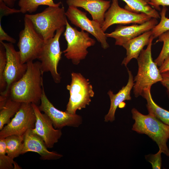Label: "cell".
<instances>
[{
  "mask_svg": "<svg viewBox=\"0 0 169 169\" xmlns=\"http://www.w3.org/2000/svg\"><path fill=\"white\" fill-rule=\"evenodd\" d=\"M0 42L5 48L7 58L4 74L7 87L5 90L0 93V95L9 97L10 87L24 75L27 69V63H22L20 52L16 50L12 44Z\"/></svg>",
  "mask_w": 169,
  "mask_h": 169,
  "instance_id": "obj_11",
  "label": "cell"
},
{
  "mask_svg": "<svg viewBox=\"0 0 169 169\" xmlns=\"http://www.w3.org/2000/svg\"><path fill=\"white\" fill-rule=\"evenodd\" d=\"M159 69L161 73L169 71V55L165 59Z\"/></svg>",
  "mask_w": 169,
  "mask_h": 169,
  "instance_id": "obj_34",
  "label": "cell"
},
{
  "mask_svg": "<svg viewBox=\"0 0 169 169\" xmlns=\"http://www.w3.org/2000/svg\"><path fill=\"white\" fill-rule=\"evenodd\" d=\"M118 1L112 0L110 7L105 14L104 21L101 26L104 32L113 24H141L152 18L145 14L135 13L120 7Z\"/></svg>",
  "mask_w": 169,
  "mask_h": 169,
  "instance_id": "obj_10",
  "label": "cell"
},
{
  "mask_svg": "<svg viewBox=\"0 0 169 169\" xmlns=\"http://www.w3.org/2000/svg\"><path fill=\"white\" fill-rule=\"evenodd\" d=\"M64 29L63 27L58 30L53 38L45 42L38 58L40 61L42 74L50 72L56 83H59L61 79L57 68L63 52L60 50L59 38Z\"/></svg>",
  "mask_w": 169,
  "mask_h": 169,
  "instance_id": "obj_8",
  "label": "cell"
},
{
  "mask_svg": "<svg viewBox=\"0 0 169 169\" xmlns=\"http://www.w3.org/2000/svg\"><path fill=\"white\" fill-rule=\"evenodd\" d=\"M158 38L156 43L163 42V45L160 53L154 61L160 67L169 55V30L160 35Z\"/></svg>",
  "mask_w": 169,
  "mask_h": 169,
  "instance_id": "obj_25",
  "label": "cell"
},
{
  "mask_svg": "<svg viewBox=\"0 0 169 169\" xmlns=\"http://www.w3.org/2000/svg\"><path fill=\"white\" fill-rule=\"evenodd\" d=\"M152 35L151 31L150 30L123 44L122 46L126 49V53L121 64L126 67L132 59H137L144 47L148 44Z\"/></svg>",
  "mask_w": 169,
  "mask_h": 169,
  "instance_id": "obj_19",
  "label": "cell"
},
{
  "mask_svg": "<svg viewBox=\"0 0 169 169\" xmlns=\"http://www.w3.org/2000/svg\"><path fill=\"white\" fill-rule=\"evenodd\" d=\"M6 154H0V169H21L13 159Z\"/></svg>",
  "mask_w": 169,
  "mask_h": 169,
  "instance_id": "obj_28",
  "label": "cell"
},
{
  "mask_svg": "<svg viewBox=\"0 0 169 169\" xmlns=\"http://www.w3.org/2000/svg\"><path fill=\"white\" fill-rule=\"evenodd\" d=\"M19 13H21L20 9L10 8L3 1H0V21L3 16Z\"/></svg>",
  "mask_w": 169,
  "mask_h": 169,
  "instance_id": "obj_30",
  "label": "cell"
},
{
  "mask_svg": "<svg viewBox=\"0 0 169 169\" xmlns=\"http://www.w3.org/2000/svg\"><path fill=\"white\" fill-rule=\"evenodd\" d=\"M39 110L46 114L52 122L54 128L61 129L65 126L77 127L82 123V117L56 108L48 99L44 89L41 96Z\"/></svg>",
  "mask_w": 169,
  "mask_h": 169,
  "instance_id": "obj_13",
  "label": "cell"
},
{
  "mask_svg": "<svg viewBox=\"0 0 169 169\" xmlns=\"http://www.w3.org/2000/svg\"><path fill=\"white\" fill-rule=\"evenodd\" d=\"M61 4V2L55 3L53 0H19L18 2L21 13L24 14L35 12L40 5L56 7L60 6Z\"/></svg>",
  "mask_w": 169,
  "mask_h": 169,
  "instance_id": "obj_23",
  "label": "cell"
},
{
  "mask_svg": "<svg viewBox=\"0 0 169 169\" xmlns=\"http://www.w3.org/2000/svg\"><path fill=\"white\" fill-rule=\"evenodd\" d=\"M21 103L14 101L9 97L0 111V131L6 124L11 121L10 118L17 113L19 109Z\"/></svg>",
  "mask_w": 169,
  "mask_h": 169,
  "instance_id": "obj_22",
  "label": "cell"
},
{
  "mask_svg": "<svg viewBox=\"0 0 169 169\" xmlns=\"http://www.w3.org/2000/svg\"><path fill=\"white\" fill-rule=\"evenodd\" d=\"M30 129L24 135L23 148L21 154L28 152H33L40 156V159L44 160H54L61 158L62 155L54 151H49L43 139L34 133Z\"/></svg>",
  "mask_w": 169,
  "mask_h": 169,
  "instance_id": "obj_16",
  "label": "cell"
},
{
  "mask_svg": "<svg viewBox=\"0 0 169 169\" xmlns=\"http://www.w3.org/2000/svg\"><path fill=\"white\" fill-rule=\"evenodd\" d=\"M24 17L31 21L45 42L53 38L55 31L65 27L67 21L64 8L60 6H48L41 13L26 14Z\"/></svg>",
  "mask_w": 169,
  "mask_h": 169,
  "instance_id": "obj_4",
  "label": "cell"
},
{
  "mask_svg": "<svg viewBox=\"0 0 169 169\" xmlns=\"http://www.w3.org/2000/svg\"><path fill=\"white\" fill-rule=\"evenodd\" d=\"M65 15L72 24L94 36L100 43L103 49H106L109 47L107 37L100 25L93 20H90L86 13L78 9L77 7L69 6Z\"/></svg>",
  "mask_w": 169,
  "mask_h": 169,
  "instance_id": "obj_12",
  "label": "cell"
},
{
  "mask_svg": "<svg viewBox=\"0 0 169 169\" xmlns=\"http://www.w3.org/2000/svg\"><path fill=\"white\" fill-rule=\"evenodd\" d=\"M162 80L161 82L166 89L167 93L169 98V71L161 73Z\"/></svg>",
  "mask_w": 169,
  "mask_h": 169,
  "instance_id": "obj_33",
  "label": "cell"
},
{
  "mask_svg": "<svg viewBox=\"0 0 169 169\" xmlns=\"http://www.w3.org/2000/svg\"><path fill=\"white\" fill-rule=\"evenodd\" d=\"M36 116L31 103H22L20 108L9 123L0 131V138L12 135L22 136L34 128Z\"/></svg>",
  "mask_w": 169,
  "mask_h": 169,
  "instance_id": "obj_9",
  "label": "cell"
},
{
  "mask_svg": "<svg viewBox=\"0 0 169 169\" xmlns=\"http://www.w3.org/2000/svg\"><path fill=\"white\" fill-rule=\"evenodd\" d=\"M149 4L156 10H160V6H169V0H147Z\"/></svg>",
  "mask_w": 169,
  "mask_h": 169,
  "instance_id": "obj_31",
  "label": "cell"
},
{
  "mask_svg": "<svg viewBox=\"0 0 169 169\" xmlns=\"http://www.w3.org/2000/svg\"><path fill=\"white\" fill-rule=\"evenodd\" d=\"M65 27L64 35L67 47L63 52L67 59L74 64L78 65L85 58L88 53V48L94 46L95 41L89 36L88 32L78 31L72 27L68 21Z\"/></svg>",
  "mask_w": 169,
  "mask_h": 169,
  "instance_id": "obj_5",
  "label": "cell"
},
{
  "mask_svg": "<svg viewBox=\"0 0 169 169\" xmlns=\"http://www.w3.org/2000/svg\"><path fill=\"white\" fill-rule=\"evenodd\" d=\"M160 149L155 154H149L145 156L146 160L151 163L153 169H160L162 166L161 154Z\"/></svg>",
  "mask_w": 169,
  "mask_h": 169,
  "instance_id": "obj_29",
  "label": "cell"
},
{
  "mask_svg": "<svg viewBox=\"0 0 169 169\" xmlns=\"http://www.w3.org/2000/svg\"><path fill=\"white\" fill-rule=\"evenodd\" d=\"M27 68L23 77L11 86L9 97L21 103H40L44 89L42 75L39 61L27 63Z\"/></svg>",
  "mask_w": 169,
  "mask_h": 169,
  "instance_id": "obj_1",
  "label": "cell"
},
{
  "mask_svg": "<svg viewBox=\"0 0 169 169\" xmlns=\"http://www.w3.org/2000/svg\"><path fill=\"white\" fill-rule=\"evenodd\" d=\"M131 112L135 121L132 130L148 136L156 143L162 153L169 157L166 144L169 139V125L149 114H141L135 108L131 110Z\"/></svg>",
  "mask_w": 169,
  "mask_h": 169,
  "instance_id": "obj_2",
  "label": "cell"
},
{
  "mask_svg": "<svg viewBox=\"0 0 169 169\" xmlns=\"http://www.w3.org/2000/svg\"><path fill=\"white\" fill-rule=\"evenodd\" d=\"M127 4L126 8L137 13L145 14L151 18L157 19L160 18L157 10L148 3L147 0H122Z\"/></svg>",
  "mask_w": 169,
  "mask_h": 169,
  "instance_id": "obj_21",
  "label": "cell"
},
{
  "mask_svg": "<svg viewBox=\"0 0 169 169\" xmlns=\"http://www.w3.org/2000/svg\"><path fill=\"white\" fill-rule=\"evenodd\" d=\"M127 71L129 78L126 85L123 86L116 94H114L111 90L107 93L110 99V105L109 111L105 117V122L114 121L115 112L118 107L124 101L131 100V93L134 84V77L131 72L128 69Z\"/></svg>",
  "mask_w": 169,
  "mask_h": 169,
  "instance_id": "obj_18",
  "label": "cell"
},
{
  "mask_svg": "<svg viewBox=\"0 0 169 169\" xmlns=\"http://www.w3.org/2000/svg\"><path fill=\"white\" fill-rule=\"evenodd\" d=\"M141 96L146 100V106L148 114L169 125V111L159 106L154 101L151 94V89H145Z\"/></svg>",
  "mask_w": 169,
  "mask_h": 169,
  "instance_id": "obj_20",
  "label": "cell"
},
{
  "mask_svg": "<svg viewBox=\"0 0 169 169\" xmlns=\"http://www.w3.org/2000/svg\"><path fill=\"white\" fill-rule=\"evenodd\" d=\"M1 22L0 21V42L5 40L12 44L15 43L16 40L5 32L2 27Z\"/></svg>",
  "mask_w": 169,
  "mask_h": 169,
  "instance_id": "obj_32",
  "label": "cell"
},
{
  "mask_svg": "<svg viewBox=\"0 0 169 169\" xmlns=\"http://www.w3.org/2000/svg\"><path fill=\"white\" fill-rule=\"evenodd\" d=\"M69 6L81 7L88 11L92 20L101 26L105 13L110 6V1L105 0H67Z\"/></svg>",
  "mask_w": 169,
  "mask_h": 169,
  "instance_id": "obj_17",
  "label": "cell"
},
{
  "mask_svg": "<svg viewBox=\"0 0 169 169\" xmlns=\"http://www.w3.org/2000/svg\"><path fill=\"white\" fill-rule=\"evenodd\" d=\"M31 104L36 116L35 127L32 131L43 139L48 148H52L61 138V131L54 128L50 118L41 113L38 105Z\"/></svg>",
  "mask_w": 169,
  "mask_h": 169,
  "instance_id": "obj_14",
  "label": "cell"
},
{
  "mask_svg": "<svg viewBox=\"0 0 169 169\" xmlns=\"http://www.w3.org/2000/svg\"><path fill=\"white\" fill-rule=\"evenodd\" d=\"M7 61L5 48L0 42V93L6 90L7 84L4 78V71Z\"/></svg>",
  "mask_w": 169,
  "mask_h": 169,
  "instance_id": "obj_27",
  "label": "cell"
},
{
  "mask_svg": "<svg viewBox=\"0 0 169 169\" xmlns=\"http://www.w3.org/2000/svg\"><path fill=\"white\" fill-rule=\"evenodd\" d=\"M3 1L8 6L13 8L16 0H0Z\"/></svg>",
  "mask_w": 169,
  "mask_h": 169,
  "instance_id": "obj_35",
  "label": "cell"
},
{
  "mask_svg": "<svg viewBox=\"0 0 169 169\" xmlns=\"http://www.w3.org/2000/svg\"><path fill=\"white\" fill-rule=\"evenodd\" d=\"M154 39L152 35L146 49L141 51L137 59L138 70L134 79L133 87V93L136 97L141 96L145 89H151L153 84L161 82L162 80L161 74L151 55V46Z\"/></svg>",
  "mask_w": 169,
  "mask_h": 169,
  "instance_id": "obj_3",
  "label": "cell"
},
{
  "mask_svg": "<svg viewBox=\"0 0 169 169\" xmlns=\"http://www.w3.org/2000/svg\"><path fill=\"white\" fill-rule=\"evenodd\" d=\"M158 23V21L152 18L150 20L141 24L129 26H118L115 30L110 33H105L107 37L115 39V45L122 46L126 42L144 33L151 30Z\"/></svg>",
  "mask_w": 169,
  "mask_h": 169,
  "instance_id": "obj_15",
  "label": "cell"
},
{
  "mask_svg": "<svg viewBox=\"0 0 169 169\" xmlns=\"http://www.w3.org/2000/svg\"><path fill=\"white\" fill-rule=\"evenodd\" d=\"M24 22L17 44L22 64L38 59L45 42L29 19L24 17Z\"/></svg>",
  "mask_w": 169,
  "mask_h": 169,
  "instance_id": "obj_7",
  "label": "cell"
},
{
  "mask_svg": "<svg viewBox=\"0 0 169 169\" xmlns=\"http://www.w3.org/2000/svg\"><path fill=\"white\" fill-rule=\"evenodd\" d=\"M24 135H12L5 138L7 154L13 159L21 154L23 148Z\"/></svg>",
  "mask_w": 169,
  "mask_h": 169,
  "instance_id": "obj_24",
  "label": "cell"
},
{
  "mask_svg": "<svg viewBox=\"0 0 169 169\" xmlns=\"http://www.w3.org/2000/svg\"><path fill=\"white\" fill-rule=\"evenodd\" d=\"M71 78L70 84L66 86L70 96L65 111L75 114L77 110H81L89 105L95 93L89 80L80 73H72Z\"/></svg>",
  "mask_w": 169,
  "mask_h": 169,
  "instance_id": "obj_6",
  "label": "cell"
},
{
  "mask_svg": "<svg viewBox=\"0 0 169 169\" xmlns=\"http://www.w3.org/2000/svg\"><path fill=\"white\" fill-rule=\"evenodd\" d=\"M167 10L166 7H163L160 13L161 20L160 22L151 30L152 36L156 38L163 33L169 30V18L166 17Z\"/></svg>",
  "mask_w": 169,
  "mask_h": 169,
  "instance_id": "obj_26",
  "label": "cell"
}]
</instances>
